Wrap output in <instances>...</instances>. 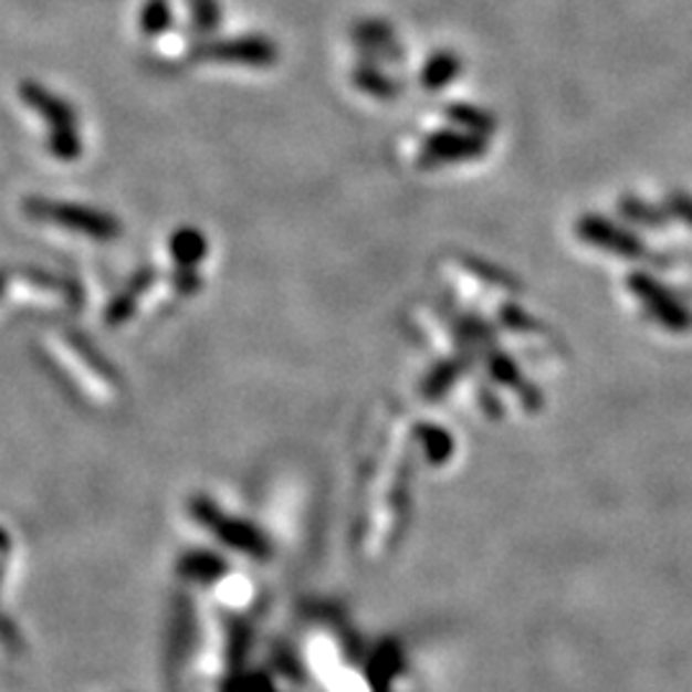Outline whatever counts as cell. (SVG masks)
<instances>
[{"label":"cell","mask_w":692,"mask_h":692,"mask_svg":"<svg viewBox=\"0 0 692 692\" xmlns=\"http://www.w3.org/2000/svg\"><path fill=\"white\" fill-rule=\"evenodd\" d=\"M19 95L31 111H36L42 116L46 128H50L46 147H50L52 155L64 159V162L77 159L80 151H83V141H80L75 108L64 98H60L57 93H52L50 87L36 83V80H23Z\"/></svg>","instance_id":"cell-1"},{"label":"cell","mask_w":692,"mask_h":692,"mask_svg":"<svg viewBox=\"0 0 692 692\" xmlns=\"http://www.w3.org/2000/svg\"><path fill=\"white\" fill-rule=\"evenodd\" d=\"M27 213L34 216L39 221H52L67 231L85 233V237L95 239H111L118 233L116 219L108 213L95 211V208H85L77 203H62V200L50 198H31L27 200Z\"/></svg>","instance_id":"cell-2"},{"label":"cell","mask_w":692,"mask_h":692,"mask_svg":"<svg viewBox=\"0 0 692 692\" xmlns=\"http://www.w3.org/2000/svg\"><path fill=\"white\" fill-rule=\"evenodd\" d=\"M277 46L268 36H237L198 46L196 57L219 64H244V67H270L277 60Z\"/></svg>","instance_id":"cell-3"},{"label":"cell","mask_w":692,"mask_h":692,"mask_svg":"<svg viewBox=\"0 0 692 692\" xmlns=\"http://www.w3.org/2000/svg\"><path fill=\"white\" fill-rule=\"evenodd\" d=\"M487 151L485 136L470 132H437L426 139L418 162L423 167H439L449 162H466Z\"/></svg>","instance_id":"cell-4"},{"label":"cell","mask_w":692,"mask_h":692,"mask_svg":"<svg viewBox=\"0 0 692 692\" xmlns=\"http://www.w3.org/2000/svg\"><path fill=\"white\" fill-rule=\"evenodd\" d=\"M460 72H462V62L454 52H437L429 62L423 64L421 85L431 93L444 91V87L452 83Z\"/></svg>","instance_id":"cell-5"},{"label":"cell","mask_w":692,"mask_h":692,"mask_svg":"<svg viewBox=\"0 0 692 692\" xmlns=\"http://www.w3.org/2000/svg\"><path fill=\"white\" fill-rule=\"evenodd\" d=\"M447 116L452 124L460 126L462 132L480 134V136H487L495 132V118L490 116L487 111L470 106V103H454V106L447 108Z\"/></svg>","instance_id":"cell-6"},{"label":"cell","mask_w":692,"mask_h":692,"mask_svg":"<svg viewBox=\"0 0 692 692\" xmlns=\"http://www.w3.org/2000/svg\"><path fill=\"white\" fill-rule=\"evenodd\" d=\"M352 80H354V85L361 87V91L369 95H375V98H396L398 95V85L377 67L354 70Z\"/></svg>","instance_id":"cell-7"},{"label":"cell","mask_w":692,"mask_h":692,"mask_svg":"<svg viewBox=\"0 0 692 692\" xmlns=\"http://www.w3.org/2000/svg\"><path fill=\"white\" fill-rule=\"evenodd\" d=\"M141 31L147 36H159L162 31L172 27V8L170 0H147L139 15Z\"/></svg>","instance_id":"cell-8"},{"label":"cell","mask_w":692,"mask_h":692,"mask_svg":"<svg viewBox=\"0 0 692 692\" xmlns=\"http://www.w3.org/2000/svg\"><path fill=\"white\" fill-rule=\"evenodd\" d=\"M354 39L361 46H373L377 54H382L385 46H392V31L382 21H365L354 29Z\"/></svg>","instance_id":"cell-9"},{"label":"cell","mask_w":692,"mask_h":692,"mask_svg":"<svg viewBox=\"0 0 692 692\" xmlns=\"http://www.w3.org/2000/svg\"><path fill=\"white\" fill-rule=\"evenodd\" d=\"M190 13H192V27L198 34H211L219 29L221 23V8L219 0H190Z\"/></svg>","instance_id":"cell-10"},{"label":"cell","mask_w":692,"mask_h":692,"mask_svg":"<svg viewBox=\"0 0 692 692\" xmlns=\"http://www.w3.org/2000/svg\"><path fill=\"white\" fill-rule=\"evenodd\" d=\"M674 211H678L682 219L692 223V198H688V196L674 198Z\"/></svg>","instance_id":"cell-11"}]
</instances>
